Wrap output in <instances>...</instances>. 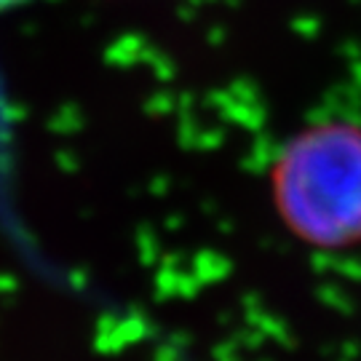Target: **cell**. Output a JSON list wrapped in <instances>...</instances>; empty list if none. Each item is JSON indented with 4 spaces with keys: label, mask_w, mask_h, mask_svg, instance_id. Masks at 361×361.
<instances>
[{
    "label": "cell",
    "mask_w": 361,
    "mask_h": 361,
    "mask_svg": "<svg viewBox=\"0 0 361 361\" xmlns=\"http://www.w3.org/2000/svg\"><path fill=\"white\" fill-rule=\"evenodd\" d=\"M279 214L308 244H361V126L324 123L286 145L273 169Z\"/></svg>",
    "instance_id": "obj_1"
}]
</instances>
